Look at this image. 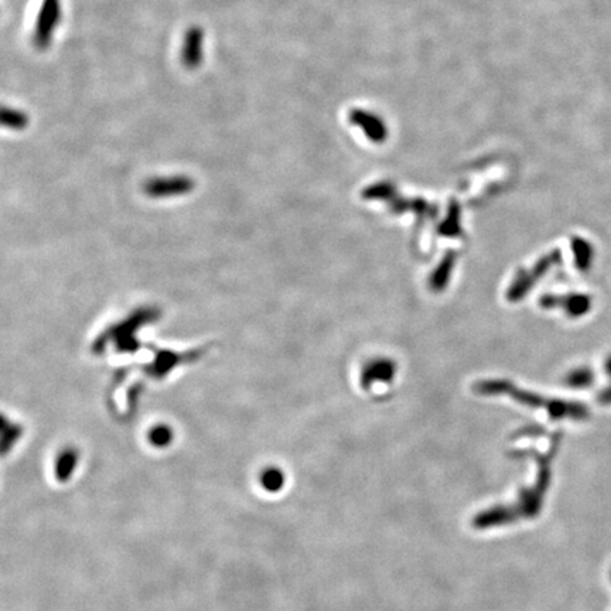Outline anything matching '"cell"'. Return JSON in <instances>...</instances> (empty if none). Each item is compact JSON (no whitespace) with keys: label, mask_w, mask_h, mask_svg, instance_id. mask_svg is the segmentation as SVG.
<instances>
[{"label":"cell","mask_w":611,"mask_h":611,"mask_svg":"<svg viewBox=\"0 0 611 611\" xmlns=\"http://www.w3.org/2000/svg\"><path fill=\"white\" fill-rule=\"evenodd\" d=\"M204 41L205 34L201 27L192 26L187 30L181 47V61L188 69L197 68L203 63Z\"/></svg>","instance_id":"obj_2"},{"label":"cell","mask_w":611,"mask_h":611,"mask_svg":"<svg viewBox=\"0 0 611 611\" xmlns=\"http://www.w3.org/2000/svg\"><path fill=\"white\" fill-rule=\"evenodd\" d=\"M2 124L13 131H21L29 125V115L16 108H5L2 115Z\"/></svg>","instance_id":"obj_3"},{"label":"cell","mask_w":611,"mask_h":611,"mask_svg":"<svg viewBox=\"0 0 611 611\" xmlns=\"http://www.w3.org/2000/svg\"><path fill=\"white\" fill-rule=\"evenodd\" d=\"M575 251L577 254V262L581 267H588L590 265V258H592V248L588 242H584L581 239H576L575 241Z\"/></svg>","instance_id":"obj_4"},{"label":"cell","mask_w":611,"mask_h":611,"mask_svg":"<svg viewBox=\"0 0 611 611\" xmlns=\"http://www.w3.org/2000/svg\"><path fill=\"white\" fill-rule=\"evenodd\" d=\"M280 482H282V477L278 473H269L265 477V485H266V488H269V490H276V488H279Z\"/></svg>","instance_id":"obj_5"},{"label":"cell","mask_w":611,"mask_h":611,"mask_svg":"<svg viewBox=\"0 0 611 611\" xmlns=\"http://www.w3.org/2000/svg\"><path fill=\"white\" fill-rule=\"evenodd\" d=\"M63 16L61 0H43L33 30V43L38 50L50 47Z\"/></svg>","instance_id":"obj_1"}]
</instances>
